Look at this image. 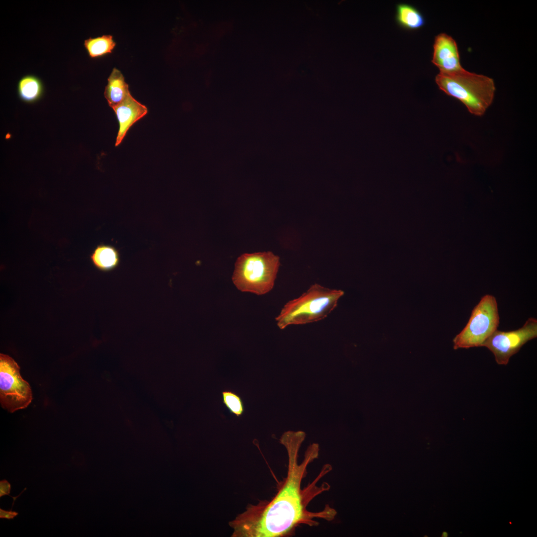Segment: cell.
I'll use <instances>...</instances> for the list:
<instances>
[{"label": "cell", "mask_w": 537, "mask_h": 537, "mask_svg": "<svg viewBox=\"0 0 537 537\" xmlns=\"http://www.w3.org/2000/svg\"><path fill=\"white\" fill-rule=\"evenodd\" d=\"M129 93V86L125 81L123 74L117 69L113 68L108 78L104 92L108 105L113 108L119 105Z\"/></svg>", "instance_id": "cell-10"}, {"label": "cell", "mask_w": 537, "mask_h": 537, "mask_svg": "<svg viewBox=\"0 0 537 537\" xmlns=\"http://www.w3.org/2000/svg\"><path fill=\"white\" fill-rule=\"evenodd\" d=\"M11 489V484L6 479H4L0 481V497L6 495L11 497L13 499L12 505L14 506L16 498H18L23 491L26 489V488H25L19 495L15 497H13L10 495Z\"/></svg>", "instance_id": "cell-16"}, {"label": "cell", "mask_w": 537, "mask_h": 537, "mask_svg": "<svg viewBox=\"0 0 537 537\" xmlns=\"http://www.w3.org/2000/svg\"><path fill=\"white\" fill-rule=\"evenodd\" d=\"M222 402L229 412L239 417L245 411L244 403L241 397L232 390L222 392Z\"/></svg>", "instance_id": "cell-15"}, {"label": "cell", "mask_w": 537, "mask_h": 537, "mask_svg": "<svg viewBox=\"0 0 537 537\" xmlns=\"http://www.w3.org/2000/svg\"><path fill=\"white\" fill-rule=\"evenodd\" d=\"M43 88L40 80L32 75L22 77L18 82V92L23 101L31 102L37 100L41 95Z\"/></svg>", "instance_id": "cell-13"}, {"label": "cell", "mask_w": 537, "mask_h": 537, "mask_svg": "<svg viewBox=\"0 0 537 537\" xmlns=\"http://www.w3.org/2000/svg\"><path fill=\"white\" fill-rule=\"evenodd\" d=\"M396 19L401 26L410 30L419 29L425 22L423 16L418 10L406 3H401L397 6Z\"/></svg>", "instance_id": "cell-12"}, {"label": "cell", "mask_w": 537, "mask_h": 537, "mask_svg": "<svg viewBox=\"0 0 537 537\" xmlns=\"http://www.w3.org/2000/svg\"><path fill=\"white\" fill-rule=\"evenodd\" d=\"M537 337V320L529 318L520 328L511 331L496 330L483 344L494 355L496 362L507 365L510 358L528 342Z\"/></svg>", "instance_id": "cell-7"}, {"label": "cell", "mask_w": 537, "mask_h": 537, "mask_svg": "<svg viewBox=\"0 0 537 537\" xmlns=\"http://www.w3.org/2000/svg\"><path fill=\"white\" fill-rule=\"evenodd\" d=\"M432 62L441 73H450L463 68L457 43L452 37L444 33L435 37Z\"/></svg>", "instance_id": "cell-8"}, {"label": "cell", "mask_w": 537, "mask_h": 537, "mask_svg": "<svg viewBox=\"0 0 537 537\" xmlns=\"http://www.w3.org/2000/svg\"><path fill=\"white\" fill-rule=\"evenodd\" d=\"M500 323L496 298L490 294L482 297L473 309L468 321L453 339V349L482 347L496 330Z\"/></svg>", "instance_id": "cell-5"}, {"label": "cell", "mask_w": 537, "mask_h": 537, "mask_svg": "<svg viewBox=\"0 0 537 537\" xmlns=\"http://www.w3.org/2000/svg\"><path fill=\"white\" fill-rule=\"evenodd\" d=\"M439 89L461 102L472 114L483 115L493 102L496 90L493 79L470 72L463 68L435 78Z\"/></svg>", "instance_id": "cell-2"}, {"label": "cell", "mask_w": 537, "mask_h": 537, "mask_svg": "<svg viewBox=\"0 0 537 537\" xmlns=\"http://www.w3.org/2000/svg\"><path fill=\"white\" fill-rule=\"evenodd\" d=\"M32 394L28 383L20 375L16 362L7 355H0V401L11 413L26 408Z\"/></svg>", "instance_id": "cell-6"}, {"label": "cell", "mask_w": 537, "mask_h": 537, "mask_svg": "<svg viewBox=\"0 0 537 537\" xmlns=\"http://www.w3.org/2000/svg\"><path fill=\"white\" fill-rule=\"evenodd\" d=\"M10 510H6L0 508V518L2 519L12 520L18 515V513Z\"/></svg>", "instance_id": "cell-17"}, {"label": "cell", "mask_w": 537, "mask_h": 537, "mask_svg": "<svg viewBox=\"0 0 537 537\" xmlns=\"http://www.w3.org/2000/svg\"><path fill=\"white\" fill-rule=\"evenodd\" d=\"M93 266L99 270L109 271L116 268L120 263V254L114 247L104 244L97 245L90 256Z\"/></svg>", "instance_id": "cell-11"}, {"label": "cell", "mask_w": 537, "mask_h": 537, "mask_svg": "<svg viewBox=\"0 0 537 537\" xmlns=\"http://www.w3.org/2000/svg\"><path fill=\"white\" fill-rule=\"evenodd\" d=\"M116 43L110 35H103L85 40L84 46L91 58H96L111 53Z\"/></svg>", "instance_id": "cell-14"}, {"label": "cell", "mask_w": 537, "mask_h": 537, "mask_svg": "<svg viewBox=\"0 0 537 537\" xmlns=\"http://www.w3.org/2000/svg\"><path fill=\"white\" fill-rule=\"evenodd\" d=\"M279 265V258L269 251L243 254L235 263L233 283L242 291L265 294L272 289Z\"/></svg>", "instance_id": "cell-4"}, {"label": "cell", "mask_w": 537, "mask_h": 537, "mask_svg": "<svg viewBox=\"0 0 537 537\" xmlns=\"http://www.w3.org/2000/svg\"><path fill=\"white\" fill-rule=\"evenodd\" d=\"M113 109L119 126L115 144V146H117L121 143L130 127L147 114L148 109L145 105L136 100L130 92Z\"/></svg>", "instance_id": "cell-9"}, {"label": "cell", "mask_w": 537, "mask_h": 537, "mask_svg": "<svg viewBox=\"0 0 537 537\" xmlns=\"http://www.w3.org/2000/svg\"><path fill=\"white\" fill-rule=\"evenodd\" d=\"M447 536H448V533L447 532H444L443 533L442 537H447Z\"/></svg>", "instance_id": "cell-18"}, {"label": "cell", "mask_w": 537, "mask_h": 537, "mask_svg": "<svg viewBox=\"0 0 537 537\" xmlns=\"http://www.w3.org/2000/svg\"><path fill=\"white\" fill-rule=\"evenodd\" d=\"M305 436L301 431H289L282 435L280 442L285 447L288 455L284 482L270 502L249 507L230 523L233 537H282L300 524L317 523L315 518L331 520L334 518L336 512L330 507L319 512L307 510L308 504L322 490L316 486V480L306 488H301L308 466L317 458L319 452L318 445L314 444L307 448L303 460L299 461V450Z\"/></svg>", "instance_id": "cell-1"}, {"label": "cell", "mask_w": 537, "mask_h": 537, "mask_svg": "<svg viewBox=\"0 0 537 537\" xmlns=\"http://www.w3.org/2000/svg\"><path fill=\"white\" fill-rule=\"evenodd\" d=\"M343 294L341 290L332 289L315 283L299 297L284 305L275 318L277 325L280 329H284L289 325L322 320L336 307Z\"/></svg>", "instance_id": "cell-3"}]
</instances>
